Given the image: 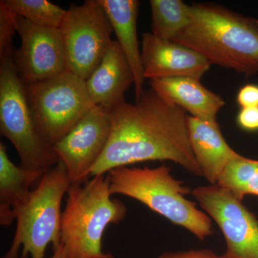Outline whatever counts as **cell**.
Wrapping results in <instances>:
<instances>
[{
  "label": "cell",
  "mask_w": 258,
  "mask_h": 258,
  "mask_svg": "<svg viewBox=\"0 0 258 258\" xmlns=\"http://www.w3.org/2000/svg\"><path fill=\"white\" fill-rule=\"evenodd\" d=\"M194 198L220 227L225 258H258V220L230 190L219 184L199 186Z\"/></svg>",
  "instance_id": "obj_9"
},
{
  "label": "cell",
  "mask_w": 258,
  "mask_h": 258,
  "mask_svg": "<svg viewBox=\"0 0 258 258\" xmlns=\"http://www.w3.org/2000/svg\"><path fill=\"white\" fill-rule=\"evenodd\" d=\"M50 258H70L69 254L66 252V249L60 244L58 248L53 250V254Z\"/></svg>",
  "instance_id": "obj_25"
},
{
  "label": "cell",
  "mask_w": 258,
  "mask_h": 258,
  "mask_svg": "<svg viewBox=\"0 0 258 258\" xmlns=\"http://www.w3.org/2000/svg\"><path fill=\"white\" fill-rule=\"evenodd\" d=\"M112 110L93 106L52 149L74 184L86 182L106 149L111 133Z\"/></svg>",
  "instance_id": "obj_10"
},
{
  "label": "cell",
  "mask_w": 258,
  "mask_h": 258,
  "mask_svg": "<svg viewBox=\"0 0 258 258\" xmlns=\"http://www.w3.org/2000/svg\"><path fill=\"white\" fill-rule=\"evenodd\" d=\"M14 14L42 28H60L67 10L46 0H4Z\"/></svg>",
  "instance_id": "obj_20"
},
{
  "label": "cell",
  "mask_w": 258,
  "mask_h": 258,
  "mask_svg": "<svg viewBox=\"0 0 258 258\" xmlns=\"http://www.w3.org/2000/svg\"><path fill=\"white\" fill-rule=\"evenodd\" d=\"M157 258H225L215 253L210 249H191L182 252H166Z\"/></svg>",
  "instance_id": "obj_24"
},
{
  "label": "cell",
  "mask_w": 258,
  "mask_h": 258,
  "mask_svg": "<svg viewBox=\"0 0 258 258\" xmlns=\"http://www.w3.org/2000/svg\"><path fill=\"white\" fill-rule=\"evenodd\" d=\"M151 89L166 101L182 108L190 115L206 121H217V115L225 101L192 77L150 80Z\"/></svg>",
  "instance_id": "obj_15"
},
{
  "label": "cell",
  "mask_w": 258,
  "mask_h": 258,
  "mask_svg": "<svg viewBox=\"0 0 258 258\" xmlns=\"http://www.w3.org/2000/svg\"><path fill=\"white\" fill-rule=\"evenodd\" d=\"M25 88L39 133L51 148L95 106L86 81L69 71Z\"/></svg>",
  "instance_id": "obj_7"
},
{
  "label": "cell",
  "mask_w": 258,
  "mask_h": 258,
  "mask_svg": "<svg viewBox=\"0 0 258 258\" xmlns=\"http://www.w3.org/2000/svg\"><path fill=\"white\" fill-rule=\"evenodd\" d=\"M141 53L144 79L192 77L200 80L211 66L196 50L161 40L152 32L144 34Z\"/></svg>",
  "instance_id": "obj_12"
},
{
  "label": "cell",
  "mask_w": 258,
  "mask_h": 258,
  "mask_svg": "<svg viewBox=\"0 0 258 258\" xmlns=\"http://www.w3.org/2000/svg\"><path fill=\"white\" fill-rule=\"evenodd\" d=\"M121 201L112 198L108 176H93L71 184L61 218V244L70 258H113L103 252L102 240L107 227L126 215Z\"/></svg>",
  "instance_id": "obj_3"
},
{
  "label": "cell",
  "mask_w": 258,
  "mask_h": 258,
  "mask_svg": "<svg viewBox=\"0 0 258 258\" xmlns=\"http://www.w3.org/2000/svg\"><path fill=\"white\" fill-rule=\"evenodd\" d=\"M217 184L223 186L242 201L248 195L258 196V160L240 156L231 161Z\"/></svg>",
  "instance_id": "obj_19"
},
{
  "label": "cell",
  "mask_w": 258,
  "mask_h": 258,
  "mask_svg": "<svg viewBox=\"0 0 258 258\" xmlns=\"http://www.w3.org/2000/svg\"><path fill=\"white\" fill-rule=\"evenodd\" d=\"M16 15L0 1V60L13 55V38L17 32Z\"/></svg>",
  "instance_id": "obj_21"
},
{
  "label": "cell",
  "mask_w": 258,
  "mask_h": 258,
  "mask_svg": "<svg viewBox=\"0 0 258 258\" xmlns=\"http://www.w3.org/2000/svg\"><path fill=\"white\" fill-rule=\"evenodd\" d=\"M133 83L128 60L118 41L112 40L101 63L86 81L90 99L96 106L113 110L125 102V93Z\"/></svg>",
  "instance_id": "obj_13"
},
{
  "label": "cell",
  "mask_w": 258,
  "mask_h": 258,
  "mask_svg": "<svg viewBox=\"0 0 258 258\" xmlns=\"http://www.w3.org/2000/svg\"><path fill=\"white\" fill-rule=\"evenodd\" d=\"M107 176L112 195H124L140 202L200 240L213 233L210 217L186 198L189 188L171 176L168 166H122L112 169Z\"/></svg>",
  "instance_id": "obj_4"
},
{
  "label": "cell",
  "mask_w": 258,
  "mask_h": 258,
  "mask_svg": "<svg viewBox=\"0 0 258 258\" xmlns=\"http://www.w3.org/2000/svg\"><path fill=\"white\" fill-rule=\"evenodd\" d=\"M0 132L14 146L23 169L46 171L58 163L39 133L13 55L0 60Z\"/></svg>",
  "instance_id": "obj_6"
},
{
  "label": "cell",
  "mask_w": 258,
  "mask_h": 258,
  "mask_svg": "<svg viewBox=\"0 0 258 258\" xmlns=\"http://www.w3.org/2000/svg\"><path fill=\"white\" fill-rule=\"evenodd\" d=\"M71 184L60 161L45 171L19 212L14 238L3 258H18L20 250L21 258H45L48 245L60 247L61 205Z\"/></svg>",
  "instance_id": "obj_5"
},
{
  "label": "cell",
  "mask_w": 258,
  "mask_h": 258,
  "mask_svg": "<svg viewBox=\"0 0 258 258\" xmlns=\"http://www.w3.org/2000/svg\"><path fill=\"white\" fill-rule=\"evenodd\" d=\"M66 71L86 81L101 63L113 32L99 0H87L67 10L60 27Z\"/></svg>",
  "instance_id": "obj_8"
},
{
  "label": "cell",
  "mask_w": 258,
  "mask_h": 258,
  "mask_svg": "<svg viewBox=\"0 0 258 258\" xmlns=\"http://www.w3.org/2000/svg\"><path fill=\"white\" fill-rule=\"evenodd\" d=\"M237 123L245 132H258V107L241 108L237 114Z\"/></svg>",
  "instance_id": "obj_22"
},
{
  "label": "cell",
  "mask_w": 258,
  "mask_h": 258,
  "mask_svg": "<svg viewBox=\"0 0 258 258\" xmlns=\"http://www.w3.org/2000/svg\"><path fill=\"white\" fill-rule=\"evenodd\" d=\"M210 64L251 76L258 73V20L221 5L194 3L189 25L172 40Z\"/></svg>",
  "instance_id": "obj_2"
},
{
  "label": "cell",
  "mask_w": 258,
  "mask_h": 258,
  "mask_svg": "<svg viewBox=\"0 0 258 258\" xmlns=\"http://www.w3.org/2000/svg\"><path fill=\"white\" fill-rule=\"evenodd\" d=\"M188 132L191 149L205 176L217 184L231 161L240 157L226 142L217 121H206L188 115Z\"/></svg>",
  "instance_id": "obj_14"
},
{
  "label": "cell",
  "mask_w": 258,
  "mask_h": 258,
  "mask_svg": "<svg viewBox=\"0 0 258 258\" xmlns=\"http://www.w3.org/2000/svg\"><path fill=\"white\" fill-rule=\"evenodd\" d=\"M152 33L161 40L172 41L188 25L191 5L181 0H151Z\"/></svg>",
  "instance_id": "obj_18"
},
{
  "label": "cell",
  "mask_w": 258,
  "mask_h": 258,
  "mask_svg": "<svg viewBox=\"0 0 258 258\" xmlns=\"http://www.w3.org/2000/svg\"><path fill=\"white\" fill-rule=\"evenodd\" d=\"M21 45L13 50L15 71L25 86L41 82L66 71L60 29L42 28L16 15Z\"/></svg>",
  "instance_id": "obj_11"
},
{
  "label": "cell",
  "mask_w": 258,
  "mask_h": 258,
  "mask_svg": "<svg viewBox=\"0 0 258 258\" xmlns=\"http://www.w3.org/2000/svg\"><path fill=\"white\" fill-rule=\"evenodd\" d=\"M187 116L181 107L163 99L152 89L135 103L127 102L111 111V133L91 177L112 169L149 161H171L195 175L203 176L194 154Z\"/></svg>",
  "instance_id": "obj_1"
},
{
  "label": "cell",
  "mask_w": 258,
  "mask_h": 258,
  "mask_svg": "<svg viewBox=\"0 0 258 258\" xmlns=\"http://www.w3.org/2000/svg\"><path fill=\"white\" fill-rule=\"evenodd\" d=\"M237 102L241 108L258 107V85L247 84L240 88Z\"/></svg>",
  "instance_id": "obj_23"
},
{
  "label": "cell",
  "mask_w": 258,
  "mask_h": 258,
  "mask_svg": "<svg viewBox=\"0 0 258 258\" xmlns=\"http://www.w3.org/2000/svg\"><path fill=\"white\" fill-rule=\"evenodd\" d=\"M45 171H32L15 165L0 142V225L10 226L28 202L32 186Z\"/></svg>",
  "instance_id": "obj_17"
},
{
  "label": "cell",
  "mask_w": 258,
  "mask_h": 258,
  "mask_svg": "<svg viewBox=\"0 0 258 258\" xmlns=\"http://www.w3.org/2000/svg\"><path fill=\"white\" fill-rule=\"evenodd\" d=\"M108 15L123 53L133 71L136 100L144 92L142 53L137 37V17L140 2L137 0H99Z\"/></svg>",
  "instance_id": "obj_16"
}]
</instances>
